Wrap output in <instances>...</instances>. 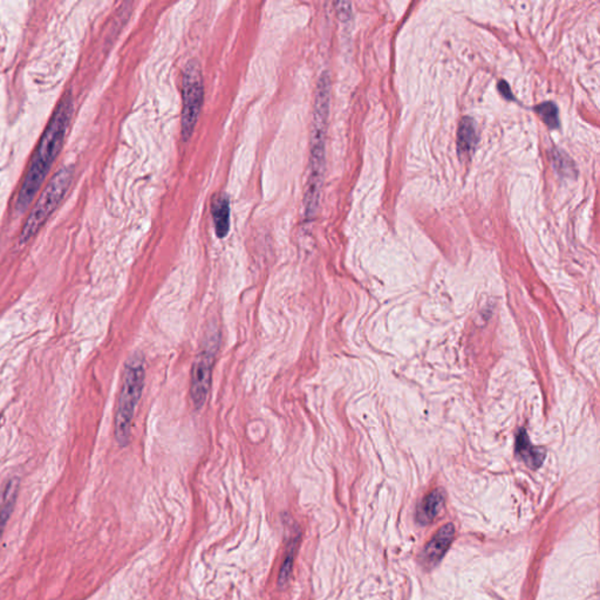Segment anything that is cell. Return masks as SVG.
<instances>
[{"mask_svg": "<svg viewBox=\"0 0 600 600\" xmlns=\"http://www.w3.org/2000/svg\"><path fill=\"white\" fill-rule=\"evenodd\" d=\"M145 359L141 355H134L126 362L116 410L115 439L121 447H126L131 441V423L145 387Z\"/></svg>", "mask_w": 600, "mask_h": 600, "instance_id": "3", "label": "cell"}, {"mask_svg": "<svg viewBox=\"0 0 600 600\" xmlns=\"http://www.w3.org/2000/svg\"><path fill=\"white\" fill-rule=\"evenodd\" d=\"M535 109L546 126L550 128L560 127V111L553 102H543L541 105L537 106Z\"/></svg>", "mask_w": 600, "mask_h": 600, "instance_id": "14", "label": "cell"}, {"mask_svg": "<svg viewBox=\"0 0 600 600\" xmlns=\"http://www.w3.org/2000/svg\"><path fill=\"white\" fill-rule=\"evenodd\" d=\"M331 102V76L324 72L318 80L314 99V123L309 153V179L306 183L304 209L306 220H312L317 213L321 202V187L324 182L325 147L327 133L328 115Z\"/></svg>", "mask_w": 600, "mask_h": 600, "instance_id": "2", "label": "cell"}, {"mask_svg": "<svg viewBox=\"0 0 600 600\" xmlns=\"http://www.w3.org/2000/svg\"><path fill=\"white\" fill-rule=\"evenodd\" d=\"M72 111L73 106L71 97L67 95L61 100L56 113L53 114L49 127L46 128L45 133L39 142L37 152L29 165V170L22 184V189L19 191L15 204V209L19 213H23L27 209V206L35 197L41 184L45 181L46 175L63 146L71 120Z\"/></svg>", "mask_w": 600, "mask_h": 600, "instance_id": "1", "label": "cell"}, {"mask_svg": "<svg viewBox=\"0 0 600 600\" xmlns=\"http://www.w3.org/2000/svg\"><path fill=\"white\" fill-rule=\"evenodd\" d=\"M211 213L217 236L225 238L230 232V202L227 195L220 194L213 197Z\"/></svg>", "mask_w": 600, "mask_h": 600, "instance_id": "9", "label": "cell"}, {"mask_svg": "<svg viewBox=\"0 0 600 600\" xmlns=\"http://www.w3.org/2000/svg\"><path fill=\"white\" fill-rule=\"evenodd\" d=\"M552 154H553L552 160H553L556 170L560 172L562 176H572L576 169H574V162L571 161L570 157L560 150H555Z\"/></svg>", "mask_w": 600, "mask_h": 600, "instance_id": "15", "label": "cell"}, {"mask_svg": "<svg viewBox=\"0 0 600 600\" xmlns=\"http://www.w3.org/2000/svg\"><path fill=\"white\" fill-rule=\"evenodd\" d=\"M444 492L441 489H437L425 496V498L419 504L416 510V521L422 526H427L432 522L437 514L440 512L441 508L444 505Z\"/></svg>", "mask_w": 600, "mask_h": 600, "instance_id": "10", "label": "cell"}, {"mask_svg": "<svg viewBox=\"0 0 600 600\" xmlns=\"http://www.w3.org/2000/svg\"><path fill=\"white\" fill-rule=\"evenodd\" d=\"M454 535L455 528L453 524H446L444 528H441L423 550V562L428 564L429 567L439 563L451 546Z\"/></svg>", "mask_w": 600, "mask_h": 600, "instance_id": "7", "label": "cell"}, {"mask_svg": "<svg viewBox=\"0 0 600 600\" xmlns=\"http://www.w3.org/2000/svg\"><path fill=\"white\" fill-rule=\"evenodd\" d=\"M334 6H336L337 13L339 15L340 20L348 22L352 17V5L350 3H345V1H339V3H336Z\"/></svg>", "mask_w": 600, "mask_h": 600, "instance_id": "16", "label": "cell"}, {"mask_svg": "<svg viewBox=\"0 0 600 600\" xmlns=\"http://www.w3.org/2000/svg\"><path fill=\"white\" fill-rule=\"evenodd\" d=\"M182 83V138L188 141L194 133L204 97L201 65L197 60H190L186 65Z\"/></svg>", "mask_w": 600, "mask_h": 600, "instance_id": "5", "label": "cell"}, {"mask_svg": "<svg viewBox=\"0 0 600 600\" xmlns=\"http://www.w3.org/2000/svg\"><path fill=\"white\" fill-rule=\"evenodd\" d=\"M220 347V333L211 327L204 340L203 350L198 355L191 374V401L196 410L204 406L209 396L213 367L217 350Z\"/></svg>", "mask_w": 600, "mask_h": 600, "instance_id": "6", "label": "cell"}, {"mask_svg": "<svg viewBox=\"0 0 600 600\" xmlns=\"http://www.w3.org/2000/svg\"><path fill=\"white\" fill-rule=\"evenodd\" d=\"M293 536H292L291 540L289 541L287 543V550L286 553H285V560H284L283 565H282V569H280L279 574V583L280 584H285L287 582V579L290 577V574H291L292 567H293V560H295V548H297V545L299 543V537H300V533H292Z\"/></svg>", "mask_w": 600, "mask_h": 600, "instance_id": "13", "label": "cell"}, {"mask_svg": "<svg viewBox=\"0 0 600 600\" xmlns=\"http://www.w3.org/2000/svg\"><path fill=\"white\" fill-rule=\"evenodd\" d=\"M19 481L17 478H11L6 482L4 488L0 492V538L4 533L5 526L8 524L13 508H15L17 496H18Z\"/></svg>", "mask_w": 600, "mask_h": 600, "instance_id": "12", "label": "cell"}, {"mask_svg": "<svg viewBox=\"0 0 600 600\" xmlns=\"http://www.w3.org/2000/svg\"><path fill=\"white\" fill-rule=\"evenodd\" d=\"M498 90H500L501 94H502L505 99H508V100L514 99L512 93H511L510 86L508 85V82L501 81L500 85H498Z\"/></svg>", "mask_w": 600, "mask_h": 600, "instance_id": "17", "label": "cell"}, {"mask_svg": "<svg viewBox=\"0 0 600 600\" xmlns=\"http://www.w3.org/2000/svg\"><path fill=\"white\" fill-rule=\"evenodd\" d=\"M514 451L531 469L540 468L545 459L544 449L533 446L524 429L519 430L517 434Z\"/></svg>", "mask_w": 600, "mask_h": 600, "instance_id": "8", "label": "cell"}, {"mask_svg": "<svg viewBox=\"0 0 600 600\" xmlns=\"http://www.w3.org/2000/svg\"><path fill=\"white\" fill-rule=\"evenodd\" d=\"M478 135L476 123L471 117H463L457 131V150L460 155L469 156L478 146Z\"/></svg>", "mask_w": 600, "mask_h": 600, "instance_id": "11", "label": "cell"}, {"mask_svg": "<svg viewBox=\"0 0 600 600\" xmlns=\"http://www.w3.org/2000/svg\"><path fill=\"white\" fill-rule=\"evenodd\" d=\"M72 175L73 172L71 169L64 168L53 176V179L49 181L45 191L41 194L40 198L38 200L37 204L31 211L30 217L25 223L23 232L20 236L22 244L29 242L40 230V227L51 216V213L56 210L61 200L64 198L66 191L68 190V187L72 182Z\"/></svg>", "mask_w": 600, "mask_h": 600, "instance_id": "4", "label": "cell"}]
</instances>
